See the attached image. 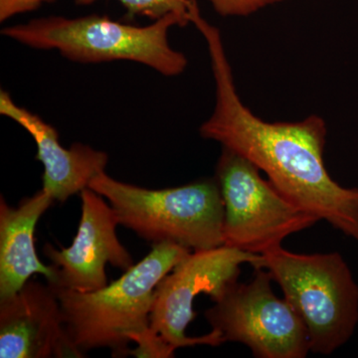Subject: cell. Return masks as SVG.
<instances>
[{
	"label": "cell",
	"mask_w": 358,
	"mask_h": 358,
	"mask_svg": "<svg viewBox=\"0 0 358 358\" xmlns=\"http://www.w3.org/2000/svg\"><path fill=\"white\" fill-rule=\"evenodd\" d=\"M192 24L206 41L215 81V108L200 127L202 138L248 159L285 199L358 244V187H343L329 176L324 119L313 115L270 122L257 117L238 95L220 30L200 11L193 13Z\"/></svg>",
	"instance_id": "cell-1"
},
{
	"label": "cell",
	"mask_w": 358,
	"mask_h": 358,
	"mask_svg": "<svg viewBox=\"0 0 358 358\" xmlns=\"http://www.w3.org/2000/svg\"><path fill=\"white\" fill-rule=\"evenodd\" d=\"M190 253L181 245L154 244L140 263L105 288L82 293L53 287L77 348L84 353L109 348L113 357H128L134 336L150 329L157 285Z\"/></svg>",
	"instance_id": "cell-2"
},
{
	"label": "cell",
	"mask_w": 358,
	"mask_h": 358,
	"mask_svg": "<svg viewBox=\"0 0 358 358\" xmlns=\"http://www.w3.org/2000/svg\"><path fill=\"white\" fill-rule=\"evenodd\" d=\"M173 26L185 27L176 14L147 26L126 24L109 16L92 14L78 18H38L3 28L1 34L31 48L58 50L74 62L134 61L164 76L173 77L182 74L188 64L185 54L169 43L167 36Z\"/></svg>",
	"instance_id": "cell-3"
},
{
	"label": "cell",
	"mask_w": 358,
	"mask_h": 358,
	"mask_svg": "<svg viewBox=\"0 0 358 358\" xmlns=\"http://www.w3.org/2000/svg\"><path fill=\"white\" fill-rule=\"evenodd\" d=\"M89 188L109 200L120 225L152 244H178L193 251L223 245L224 203L215 178L154 190L103 171Z\"/></svg>",
	"instance_id": "cell-4"
},
{
	"label": "cell",
	"mask_w": 358,
	"mask_h": 358,
	"mask_svg": "<svg viewBox=\"0 0 358 358\" xmlns=\"http://www.w3.org/2000/svg\"><path fill=\"white\" fill-rule=\"evenodd\" d=\"M261 256V268L279 284L307 327L310 352L331 355L352 338L358 285L338 252L305 255L278 246Z\"/></svg>",
	"instance_id": "cell-5"
},
{
	"label": "cell",
	"mask_w": 358,
	"mask_h": 358,
	"mask_svg": "<svg viewBox=\"0 0 358 358\" xmlns=\"http://www.w3.org/2000/svg\"><path fill=\"white\" fill-rule=\"evenodd\" d=\"M242 155L222 148L215 179L224 203L223 245L262 255L319 219L292 203Z\"/></svg>",
	"instance_id": "cell-6"
},
{
	"label": "cell",
	"mask_w": 358,
	"mask_h": 358,
	"mask_svg": "<svg viewBox=\"0 0 358 358\" xmlns=\"http://www.w3.org/2000/svg\"><path fill=\"white\" fill-rule=\"evenodd\" d=\"M272 275L255 268L247 284L234 282L205 312L225 343L248 346L258 358H305L310 352L307 327L286 300L274 294Z\"/></svg>",
	"instance_id": "cell-7"
},
{
	"label": "cell",
	"mask_w": 358,
	"mask_h": 358,
	"mask_svg": "<svg viewBox=\"0 0 358 358\" xmlns=\"http://www.w3.org/2000/svg\"><path fill=\"white\" fill-rule=\"evenodd\" d=\"M262 256L231 247H216L192 252L157 285L150 313V329L174 350L206 345L219 346L225 341L216 329L205 336L190 338L185 331L196 317L193 303L200 294L213 301L238 282L244 263L261 268Z\"/></svg>",
	"instance_id": "cell-8"
},
{
	"label": "cell",
	"mask_w": 358,
	"mask_h": 358,
	"mask_svg": "<svg viewBox=\"0 0 358 358\" xmlns=\"http://www.w3.org/2000/svg\"><path fill=\"white\" fill-rule=\"evenodd\" d=\"M80 196L81 220L72 245L56 249L46 244L43 251L57 268V280L52 287L88 293L107 286V264L124 272L134 264L133 257L117 238L120 224L112 206L89 187L82 190Z\"/></svg>",
	"instance_id": "cell-9"
},
{
	"label": "cell",
	"mask_w": 358,
	"mask_h": 358,
	"mask_svg": "<svg viewBox=\"0 0 358 358\" xmlns=\"http://www.w3.org/2000/svg\"><path fill=\"white\" fill-rule=\"evenodd\" d=\"M85 357L71 338L55 289L30 279L0 300V357Z\"/></svg>",
	"instance_id": "cell-10"
},
{
	"label": "cell",
	"mask_w": 358,
	"mask_h": 358,
	"mask_svg": "<svg viewBox=\"0 0 358 358\" xmlns=\"http://www.w3.org/2000/svg\"><path fill=\"white\" fill-rule=\"evenodd\" d=\"M0 114L17 122L32 136L37 147L36 159L44 167L42 189L55 201L64 203L105 171L108 154L82 143L65 148L59 141L57 129L39 115L16 105L4 90L0 92Z\"/></svg>",
	"instance_id": "cell-11"
},
{
	"label": "cell",
	"mask_w": 358,
	"mask_h": 358,
	"mask_svg": "<svg viewBox=\"0 0 358 358\" xmlns=\"http://www.w3.org/2000/svg\"><path fill=\"white\" fill-rule=\"evenodd\" d=\"M54 202L43 189L16 208L0 199V300L17 293L36 274L55 284L57 268L39 260L34 242L37 223Z\"/></svg>",
	"instance_id": "cell-12"
},
{
	"label": "cell",
	"mask_w": 358,
	"mask_h": 358,
	"mask_svg": "<svg viewBox=\"0 0 358 358\" xmlns=\"http://www.w3.org/2000/svg\"><path fill=\"white\" fill-rule=\"evenodd\" d=\"M98 0H75L77 4L88 6ZM128 11L129 17L145 16L157 21L169 14H176L183 26L190 24L189 8L192 0H117Z\"/></svg>",
	"instance_id": "cell-13"
},
{
	"label": "cell",
	"mask_w": 358,
	"mask_h": 358,
	"mask_svg": "<svg viewBox=\"0 0 358 358\" xmlns=\"http://www.w3.org/2000/svg\"><path fill=\"white\" fill-rule=\"evenodd\" d=\"M224 17H246L285 0H206Z\"/></svg>",
	"instance_id": "cell-14"
},
{
	"label": "cell",
	"mask_w": 358,
	"mask_h": 358,
	"mask_svg": "<svg viewBox=\"0 0 358 358\" xmlns=\"http://www.w3.org/2000/svg\"><path fill=\"white\" fill-rule=\"evenodd\" d=\"M133 343H136L138 346L136 350H131L129 355H134L136 357H173V353L176 350L154 333L150 327L143 334L134 336Z\"/></svg>",
	"instance_id": "cell-15"
},
{
	"label": "cell",
	"mask_w": 358,
	"mask_h": 358,
	"mask_svg": "<svg viewBox=\"0 0 358 358\" xmlns=\"http://www.w3.org/2000/svg\"><path fill=\"white\" fill-rule=\"evenodd\" d=\"M55 0H0V21L26 13L36 10L43 3H52Z\"/></svg>",
	"instance_id": "cell-16"
}]
</instances>
